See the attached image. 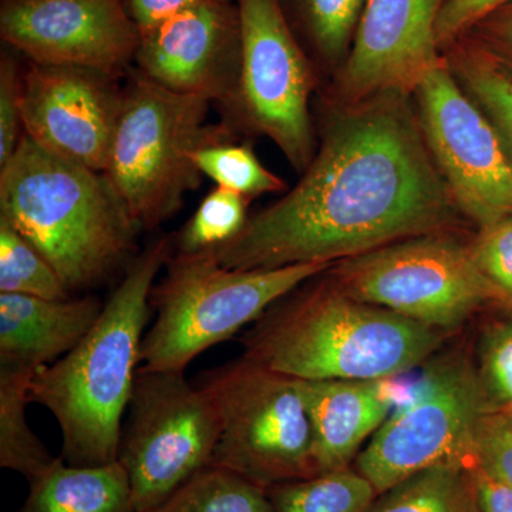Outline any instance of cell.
<instances>
[{
    "mask_svg": "<svg viewBox=\"0 0 512 512\" xmlns=\"http://www.w3.org/2000/svg\"><path fill=\"white\" fill-rule=\"evenodd\" d=\"M466 218L431 157L413 96L323 99L318 148L299 183L214 249L225 268L336 264Z\"/></svg>",
    "mask_w": 512,
    "mask_h": 512,
    "instance_id": "6da1fadb",
    "label": "cell"
},
{
    "mask_svg": "<svg viewBox=\"0 0 512 512\" xmlns=\"http://www.w3.org/2000/svg\"><path fill=\"white\" fill-rule=\"evenodd\" d=\"M453 338L352 298L323 272L266 309L239 343L242 356L295 379L393 380Z\"/></svg>",
    "mask_w": 512,
    "mask_h": 512,
    "instance_id": "7a4b0ae2",
    "label": "cell"
},
{
    "mask_svg": "<svg viewBox=\"0 0 512 512\" xmlns=\"http://www.w3.org/2000/svg\"><path fill=\"white\" fill-rule=\"evenodd\" d=\"M173 254L174 239L168 235L151 242L127 266L86 338L33 377L30 400L59 424L64 463L92 467L117 461L124 413L141 365L151 291Z\"/></svg>",
    "mask_w": 512,
    "mask_h": 512,
    "instance_id": "3957f363",
    "label": "cell"
},
{
    "mask_svg": "<svg viewBox=\"0 0 512 512\" xmlns=\"http://www.w3.org/2000/svg\"><path fill=\"white\" fill-rule=\"evenodd\" d=\"M0 218L56 269L70 292L99 288L140 252L141 228L109 177L23 134L0 167Z\"/></svg>",
    "mask_w": 512,
    "mask_h": 512,
    "instance_id": "277c9868",
    "label": "cell"
},
{
    "mask_svg": "<svg viewBox=\"0 0 512 512\" xmlns=\"http://www.w3.org/2000/svg\"><path fill=\"white\" fill-rule=\"evenodd\" d=\"M330 266L242 271L222 266L214 251H174L164 278L151 291L156 322L141 343V366L185 373L195 357L234 338L275 302Z\"/></svg>",
    "mask_w": 512,
    "mask_h": 512,
    "instance_id": "5b68a950",
    "label": "cell"
},
{
    "mask_svg": "<svg viewBox=\"0 0 512 512\" xmlns=\"http://www.w3.org/2000/svg\"><path fill=\"white\" fill-rule=\"evenodd\" d=\"M127 76L104 174L140 228L154 229L180 211L187 192L200 188L204 175L192 153L235 131L224 121L207 124L210 100L171 92L137 69Z\"/></svg>",
    "mask_w": 512,
    "mask_h": 512,
    "instance_id": "8992f818",
    "label": "cell"
},
{
    "mask_svg": "<svg viewBox=\"0 0 512 512\" xmlns=\"http://www.w3.org/2000/svg\"><path fill=\"white\" fill-rule=\"evenodd\" d=\"M447 345L353 463L377 495L426 468L474 460L481 421L493 410L474 355L463 343Z\"/></svg>",
    "mask_w": 512,
    "mask_h": 512,
    "instance_id": "52a82bcc",
    "label": "cell"
},
{
    "mask_svg": "<svg viewBox=\"0 0 512 512\" xmlns=\"http://www.w3.org/2000/svg\"><path fill=\"white\" fill-rule=\"evenodd\" d=\"M202 387L220 417L211 467L268 491L318 476L301 383L242 356L208 370Z\"/></svg>",
    "mask_w": 512,
    "mask_h": 512,
    "instance_id": "ba28073f",
    "label": "cell"
},
{
    "mask_svg": "<svg viewBox=\"0 0 512 512\" xmlns=\"http://www.w3.org/2000/svg\"><path fill=\"white\" fill-rule=\"evenodd\" d=\"M326 275L352 298L456 333L503 296L481 269L463 229L394 242L330 266Z\"/></svg>",
    "mask_w": 512,
    "mask_h": 512,
    "instance_id": "9c48e42d",
    "label": "cell"
},
{
    "mask_svg": "<svg viewBox=\"0 0 512 512\" xmlns=\"http://www.w3.org/2000/svg\"><path fill=\"white\" fill-rule=\"evenodd\" d=\"M242 55L237 87L220 107L235 133L269 138L303 173L318 148L311 100L319 70L293 32L279 0H235Z\"/></svg>",
    "mask_w": 512,
    "mask_h": 512,
    "instance_id": "30bf717a",
    "label": "cell"
},
{
    "mask_svg": "<svg viewBox=\"0 0 512 512\" xmlns=\"http://www.w3.org/2000/svg\"><path fill=\"white\" fill-rule=\"evenodd\" d=\"M121 429L117 461L137 512L163 503L211 467L220 417L211 397L184 372L140 366Z\"/></svg>",
    "mask_w": 512,
    "mask_h": 512,
    "instance_id": "8fae6325",
    "label": "cell"
},
{
    "mask_svg": "<svg viewBox=\"0 0 512 512\" xmlns=\"http://www.w3.org/2000/svg\"><path fill=\"white\" fill-rule=\"evenodd\" d=\"M413 100L434 164L466 221L483 229L512 217V167L503 144L444 56Z\"/></svg>",
    "mask_w": 512,
    "mask_h": 512,
    "instance_id": "7c38bea8",
    "label": "cell"
},
{
    "mask_svg": "<svg viewBox=\"0 0 512 512\" xmlns=\"http://www.w3.org/2000/svg\"><path fill=\"white\" fill-rule=\"evenodd\" d=\"M0 37L29 62L120 79L131 70L141 32L126 0H2Z\"/></svg>",
    "mask_w": 512,
    "mask_h": 512,
    "instance_id": "4fadbf2b",
    "label": "cell"
},
{
    "mask_svg": "<svg viewBox=\"0 0 512 512\" xmlns=\"http://www.w3.org/2000/svg\"><path fill=\"white\" fill-rule=\"evenodd\" d=\"M117 82L99 70L29 62L22 72L23 133L56 156L104 173L123 107Z\"/></svg>",
    "mask_w": 512,
    "mask_h": 512,
    "instance_id": "5bb4252c",
    "label": "cell"
},
{
    "mask_svg": "<svg viewBox=\"0 0 512 512\" xmlns=\"http://www.w3.org/2000/svg\"><path fill=\"white\" fill-rule=\"evenodd\" d=\"M439 0H367L345 64L325 99L357 103L396 92L413 96L443 60L436 37Z\"/></svg>",
    "mask_w": 512,
    "mask_h": 512,
    "instance_id": "9a60e30c",
    "label": "cell"
},
{
    "mask_svg": "<svg viewBox=\"0 0 512 512\" xmlns=\"http://www.w3.org/2000/svg\"><path fill=\"white\" fill-rule=\"evenodd\" d=\"M241 18L235 0L208 2L141 33L134 64L171 92L227 103L241 70Z\"/></svg>",
    "mask_w": 512,
    "mask_h": 512,
    "instance_id": "2e32d148",
    "label": "cell"
},
{
    "mask_svg": "<svg viewBox=\"0 0 512 512\" xmlns=\"http://www.w3.org/2000/svg\"><path fill=\"white\" fill-rule=\"evenodd\" d=\"M319 474L352 467L394 402L389 380H301Z\"/></svg>",
    "mask_w": 512,
    "mask_h": 512,
    "instance_id": "e0dca14e",
    "label": "cell"
},
{
    "mask_svg": "<svg viewBox=\"0 0 512 512\" xmlns=\"http://www.w3.org/2000/svg\"><path fill=\"white\" fill-rule=\"evenodd\" d=\"M104 303L96 296L46 299L0 293V360L15 365H53L93 329Z\"/></svg>",
    "mask_w": 512,
    "mask_h": 512,
    "instance_id": "ac0fdd59",
    "label": "cell"
},
{
    "mask_svg": "<svg viewBox=\"0 0 512 512\" xmlns=\"http://www.w3.org/2000/svg\"><path fill=\"white\" fill-rule=\"evenodd\" d=\"M18 512H137L130 481L119 461L77 467L57 457L45 473L29 481Z\"/></svg>",
    "mask_w": 512,
    "mask_h": 512,
    "instance_id": "d6986e66",
    "label": "cell"
},
{
    "mask_svg": "<svg viewBox=\"0 0 512 512\" xmlns=\"http://www.w3.org/2000/svg\"><path fill=\"white\" fill-rule=\"evenodd\" d=\"M319 73L333 76L348 59L367 0H279Z\"/></svg>",
    "mask_w": 512,
    "mask_h": 512,
    "instance_id": "ffe728a7",
    "label": "cell"
},
{
    "mask_svg": "<svg viewBox=\"0 0 512 512\" xmlns=\"http://www.w3.org/2000/svg\"><path fill=\"white\" fill-rule=\"evenodd\" d=\"M37 370L0 360V467L35 480L57 457L30 429L26 407Z\"/></svg>",
    "mask_w": 512,
    "mask_h": 512,
    "instance_id": "44dd1931",
    "label": "cell"
},
{
    "mask_svg": "<svg viewBox=\"0 0 512 512\" xmlns=\"http://www.w3.org/2000/svg\"><path fill=\"white\" fill-rule=\"evenodd\" d=\"M366 512H483V508L470 463H444L377 495Z\"/></svg>",
    "mask_w": 512,
    "mask_h": 512,
    "instance_id": "7402d4cb",
    "label": "cell"
},
{
    "mask_svg": "<svg viewBox=\"0 0 512 512\" xmlns=\"http://www.w3.org/2000/svg\"><path fill=\"white\" fill-rule=\"evenodd\" d=\"M441 53L461 89L493 124L512 167V72L464 39Z\"/></svg>",
    "mask_w": 512,
    "mask_h": 512,
    "instance_id": "603a6c76",
    "label": "cell"
},
{
    "mask_svg": "<svg viewBox=\"0 0 512 512\" xmlns=\"http://www.w3.org/2000/svg\"><path fill=\"white\" fill-rule=\"evenodd\" d=\"M272 512H366L377 498L355 468L289 481L268 490Z\"/></svg>",
    "mask_w": 512,
    "mask_h": 512,
    "instance_id": "cb8c5ba5",
    "label": "cell"
},
{
    "mask_svg": "<svg viewBox=\"0 0 512 512\" xmlns=\"http://www.w3.org/2000/svg\"><path fill=\"white\" fill-rule=\"evenodd\" d=\"M235 133L212 138L192 153V161L215 187L237 192L248 200L286 190L281 177L269 171L249 144L235 143Z\"/></svg>",
    "mask_w": 512,
    "mask_h": 512,
    "instance_id": "d4e9b609",
    "label": "cell"
},
{
    "mask_svg": "<svg viewBox=\"0 0 512 512\" xmlns=\"http://www.w3.org/2000/svg\"><path fill=\"white\" fill-rule=\"evenodd\" d=\"M146 512H272V505L264 488L208 467Z\"/></svg>",
    "mask_w": 512,
    "mask_h": 512,
    "instance_id": "484cf974",
    "label": "cell"
},
{
    "mask_svg": "<svg viewBox=\"0 0 512 512\" xmlns=\"http://www.w3.org/2000/svg\"><path fill=\"white\" fill-rule=\"evenodd\" d=\"M0 293L66 299L73 293L45 256L0 218Z\"/></svg>",
    "mask_w": 512,
    "mask_h": 512,
    "instance_id": "4316f807",
    "label": "cell"
},
{
    "mask_svg": "<svg viewBox=\"0 0 512 512\" xmlns=\"http://www.w3.org/2000/svg\"><path fill=\"white\" fill-rule=\"evenodd\" d=\"M249 202L237 192L212 188L174 238V251L197 254L228 244L247 224Z\"/></svg>",
    "mask_w": 512,
    "mask_h": 512,
    "instance_id": "83f0119b",
    "label": "cell"
},
{
    "mask_svg": "<svg viewBox=\"0 0 512 512\" xmlns=\"http://www.w3.org/2000/svg\"><path fill=\"white\" fill-rule=\"evenodd\" d=\"M485 326L478 339L476 366L493 412H512V308Z\"/></svg>",
    "mask_w": 512,
    "mask_h": 512,
    "instance_id": "f1b7e54d",
    "label": "cell"
},
{
    "mask_svg": "<svg viewBox=\"0 0 512 512\" xmlns=\"http://www.w3.org/2000/svg\"><path fill=\"white\" fill-rule=\"evenodd\" d=\"M478 268L503 296L500 306L512 303V217L478 229L471 238Z\"/></svg>",
    "mask_w": 512,
    "mask_h": 512,
    "instance_id": "f546056e",
    "label": "cell"
},
{
    "mask_svg": "<svg viewBox=\"0 0 512 512\" xmlns=\"http://www.w3.org/2000/svg\"><path fill=\"white\" fill-rule=\"evenodd\" d=\"M13 52L8 47L0 57V167L12 158L25 134L20 110L23 69Z\"/></svg>",
    "mask_w": 512,
    "mask_h": 512,
    "instance_id": "4dcf8cb0",
    "label": "cell"
},
{
    "mask_svg": "<svg viewBox=\"0 0 512 512\" xmlns=\"http://www.w3.org/2000/svg\"><path fill=\"white\" fill-rule=\"evenodd\" d=\"M474 460L512 490V412L485 414L477 433Z\"/></svg>",
    "mask_w": 512,
    "mask_h": 512,
    "instance_id": "1f68e13d",
    "label": "cell"
},
{
    "mask_svg": "<svg viewBox=\"0 0 512 512\" xmlns=\"http://www.w3.org/2000/svg\"><path fill=\"white\" fill-rule=\"evenodd\" d=\"M510 3L512 0H439L436 37L441 52L460 39L480 20Z\"/></svg>",
    "mask_w": 512,
    "mask_h": 512,
    "instance_id": "d6a6232c",
    "label": "cell"
},
{
    "mask_svg": "<svg viewBox=\"0 0 512 512\" xmlns=\"http://www.w3.org/2000/svg\"><path fill=\"white\" fill-rule=\"evenodd\" d=\"M460 39L483 50L512 72V3L480 20Z\"/></svg>",
    "mask_w": 512,
    "mask_h": 512,
    "instance_id": "836d02e7",
    "label": "cell"
},
{
    "mask_svg": "<svg viewBox=\"0 0 512 512\" xmlns=\"http://www.w3.org/2000/svg\"><path fill=\"white\" fill-rule=\"evenodd\" d=\"M208 2L225 0H126V6L138 29L144 33L171 16Z\"/></svg>",
    "mask_w": 512,
    "mask_h": 512,
    "instance_id": "e575fe53",
    "label": "cell"
},
{
    "mask_svg": "<svg viewBox=\"0 0 512 512\" xmlns=\"http://www.w3.org/2000/svg\"><path fill=\"white\" fill-rule=\"evenodd\" d=\"M483 512H512V490L478 461L470 463Z\"/></svg>",
    "mask_w": 512,
    "mask_h": 512,
    "instance_id": "d590c367",
    "label": "cell"
},
{
    "mask_svg": "<svg viewBox=\"0 0 512 512\" xmlns=\"http://www.w3.org/2000/svg\"><path fill=\"white\" fill-rule=\"evenodd\" d=\"M504 308H512V303H511V305L504 306Z\"/></svg>",
    "mask_w": 512,
    "mask_h": 512,
    "instance_id": "8d00e7d4",
    "label": "cell"
}]
</instances>
